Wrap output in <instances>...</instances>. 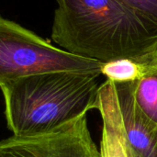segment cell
I'll return each instance as SVG.
<instances>
[{
  "instance_id": "9",
  "label": "cell",
  "mask_w": 157,
  "mask_h": 157,
  "mask_svg": "<svg viewBox=\"0 0 157 157\" xmlns=\"http://www.w3.org/2000/svg\"><path fill=\"white\" fill-rule=\"evenodd\" d=\"M142 11L157 23V0H121Z\"/></svg>"
},
{
  "instance_id": "4",
  "label": "cell",
  "mask_w": 157,
  "mask_h": 157,
  "mask_svg": "<svg viewBox=\"0 0 157 157\" xmlns=\"http://www.w3.org/2000/svg\"><path fill=\"white\" fill-rule=\"evenodd\" d=\"M0 157H101L86 114L44 134L0 141Z\"/></svg>"
},
{
  "instance_id": "3",
  "label": "cell",
  "mask_w": 157,
  "mask_h": 157,
  "mask_svg": "<svg viewBox=\"0 0 157 157\" xmlns=\"http://www.w3.org/2000/svg\"><path fill=\"white\" fill-rule=\"evenodd\" d=\"M103 63L54 47L0 15V83L28 75L73 72L101 75Z\"/></svg>"
},
{
  "instance_id": "7",
  "label": "cell",
  "mask_w": 157,
  "mask_h": 157,
  "mask_svg": "<svg viewBox=\"0 0 157 157\" xmlns=\"http://www.w3.org/2000/svg\"><path fill=\"white\" fill-rule=\"evenodd\" d=\"M157 69V60L139 63L131 59H119L103 63L101 75L112 82H136Z\"/></svg>"
},
{
  "instance_id": "8",
  "label": "cell",
  "mask_w": 157,
  "mask_h": 157,
  "mask_svg": "<svg viewBox=\"0 0 157 157\" xmlns=\"http://www.w3.org/2000/svg\"><path fill=\"white\" fill-rule=\"evenodd\" d=\"M134 96L140 109L157 124V69L135 82Z\"/></svg>"
},
{
  "instance_id": "5",
  "label": "cell",
  "mask_w": 157,
  "mask_h": 157,
  "mask_svg": "<svg viewBox=\"0 0 157 157\" xmlns=\"http://www.w3.org/2000/svg\"><path fill=\"white\" fill-rule=\"evenodd\" d=\"M112 82V81H111ZM128 144L134 157H157V124L138 106L135 82H113Z\"/></svg>"
},
{
  "instance_id": "2",
  "label": "cell",
  "mask_w": 157,
  "mask_h": 157,
  "mask_svg": "<svg viewBox=\"0 0 157 157\" xmlns=\"http://www.w3.org/2000/svg\"><path fill=\"white\" fill-rule=\"evenodd\" d=\"M99 76L53 72L1 82L8 130L16 137L36 136L86 114L96 109Z\"/></svg>"
},
{
  "instance_id": "6",
  "label": "cell",
  "mask_w": 157,
  "mask_h": 157,
  "mask_svg": "<svg viewBox=\"0 0 157 157\" xmlns=\"http://www.w3.org/2000/svg\"><path fill=\"white\" fill-rule=\"evenodd\" d=\"M102 118L101 157H134L128 144L116 98L113 82L106 79L100 85L96 105Z\"/></svg>"
},
{
  "instance_id": "1",
  "label": "cell",
  "mask_w": 157,
  "mask_h": 157,
  "mask_svg": "<svg viewBox=\"0 0 157 157\" xmlns=\"http://www.w3.org/2000/svg\"><path fill=\"white\" fill-rule=\"evenodd\" d=\"M52 39L63 50L103 63L157 60V23L121 0H56Z\"/></svg>"
}]
</instances>
